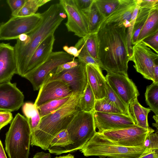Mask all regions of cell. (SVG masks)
I'll return each instance as SVG.
<instances>
[{"mask_svg":"<svg viewBox=\"0 0 158 158\" xmlns=\"http://www.w3.org/2000/svg\"><path fill=\"white\" fill-rule=\"evenodd\" d=\"M78 8L84 13H87L89 11L94 0H74Z\"/></svg>","mask_w":158,"mask_h":158,"instance_id":"40","label":"cell"},{"mask_svg":"<svg viewBox=\"0 0 158 158\" xmlns=\"http://www.w3.org/2000/svg\"><path fill=\"white\" fill-rule=\"evenodd\" d=\"M83 38L88 52L99 64L97 33H89Z\"/></svg>","mask_w":158,"mask_h":158,"instance_id":"35","label":"cell"},{"mask_svg":"<svg viewBox=\"0 0 158 158\" xmlns=\"http://www.w3.org/2000/svg\"><path fill=\"white\" fill-rule=\"evenodd\" d=\"M152 125L153 126L156 127L157 130H158V124H157L156 123H152Z\"/></svg>","mask_w":158,"mask_h":158,"instance_id":"50","label":"cell"},{"mask_svg":"<svg viewBox=\"0 0 158 158\" xmlns=\"http://www.w3.org/2000/svg\"><path fill=\"white\" fill-rule=\"evenodd\" d=\"M95 127L98 132L102 133L107 131L122 129L135 125L130 116L123 114L106 113L94 111Z\"/></svg>","mask_w":158,"mask_h":158,"instance_id":"14","label":"cell"},{"mask_svg":"<svg viewBox=\"0 0 158 158\" xmlns=\"http://www.w3.org/2000/svg\"><path fill=\"white\" fill-rule=\"evenodd\" d=\"M26 0H7L6 2L11 10L12 13L19 10L23 5Z\"/></svg>","mask_w":158,"mask_h":158,"instance_id":"42","label":"cell"},{"mask_svg":"<svg viewBox=\"0 0 158 158\" xmlns=\"http://www.w3.org/2000/svg\"><path fill=\"white\" fill-rule=\"evenodd\" d=\"M81 94L73 93L63 105L42 117L36 130L31 134V145L46 150L52 140L59 133L66 129L80 110L78 103Z\"/></svg>","mask_w":158,"mask_h":158,"instance_id":"3","label":"cell"},{"mask_svg":"<svg viewBox=\"0 0 158 158\" xmlns=\"http://www.w3.org/2000/svg\"><path fill=\"white\" fill-rule=\"evenodd\" d=\"M142 41L146 45L158 53V32L144 39Z\"/></svg>","mask_w":158,"mask_h":158,"instance_id":"38","label":"cell"},{"mask_svg":"<svg viewBox=\"0 0 158 158\" xmlns=\"http://www.w3.org/2000/svg\"><path fill=\"white\" fill-rule=\"evenodd\" d=\"M142 0H137L136 6L133 11L130 22V25L127 31V43L128 53L131 57L132 54L131 37L134 25L139 10L140 5Z\"/></svg>","mask_w":158,"mask_h":158,"instance_id":"36","label":"cell"},{"mask_svg":"<svg viewBox=\"0 0 158 158\" xmlns=\"http://www.w3.org/2000/svg\"><path fill=\"white\" fill-rule=\"evenodd\" d=\"M31 138V130L26 118L18 113L6 134L5 150L9 158H28Z\"/></svg>","mask_w":158,"mask_h":158,"instance_id":"5","label":"cell"},{"mask_svg":"<svg viewBox=\"0 0 158 158\" xmlns=\"http://www.w3.org/2000/svg\"><path fill=\"white\" fill-rule=\"evenodd\" d=\"M54 158H75V157L73 155L69 153L66 155L56 156Z\"/></svg>","mask_w":158,"mask_h":158,"instance_id":"48","label":"cell"},{"mask_svg":"<svg viewBox=\"0 0 158 158\" xmlns=\"http://www.w3.org/2000/svg\"><path fill=\"white\" fill-rule=\"evenodd\" d=\"M145 100L149 108L158 115V83H152L147 87L145 94Z\"/></svg>","mask_w":158,"mask_h":158,"instance_id":"29","label":"cell"},{"mask_svg":"<svg viewBox=\"0 0 158 158\" xmlns=\"http://www.w3.org/2000/svg\"><path fill=\"white\" fill-rule=\"evenodd\" d=\"M24 98L16 83L10 81L0 83V111L18 110L23 104Z\"/></svg>","mask_w":158,"mask_h":158,"instance_id":"16","label":"cell"},{"mask_svg":"<svg viewBox=\"0 0 158 158\" xmlns=\"http://www.w3.org/2000/svg\"><path fill=\"white\" fill-rule=\"evenodd\" d=\"M13 116L11 112L0 111V126L3 127L11 123L13 119Z\"/></svg>","mask_w":158,"mask_h":158,"instance_id":"41","label":"cell"},{"mask_svg":"<svg viewBox=\"0 0 158 158\" xmlns=\"http://www.w3.org/2000/svg\"><path fill=\"white\" fill-rule=\"evenodd\" d=\"M153 8L140 6L133 30L132 45L135 44L140 32L147 20L150 11Z\"/></svg>","mask_w":158,"mask_h":158,"instance_id":"27","label":"cell"},{"mask_svg":"<svg viewBox=\"0 0 158 158\" xmlns=\"http://www.w3.org/2000/svg\"><path fill=\"white\" fill-rule=\"evenodd\" d=\"M154 131V129L149 130L135 125L125 128L105 131L101 133L118 145L127 147H144L147 136Z\"/></svg>","mask_w":158,"mask_h":158,"instance_id":"9","label":"cell"},{"mask_svg":"<svg viewBox=\"0 0 158 158\" xmlns=\"http://www.w3.org/2000/svg\"><path fill=\"white\" fill-rule=\"evenodd\" d=\"M51 154L43 152L36 153L33 158H51Z\"/></svg>","mask_w":158,"mask_h":158,"instance_id":"45","label":"cell"},{"mask_svg":"<svg viewBox=\"0 0 158 158\" xmlns=\"http://www.w3.org/2000/svg\"><path fill=\"white\" fill-rule=\"evenodd\" d=\"M94 112L80 110L75 115L66 129L70 144L64 153L79 150L95 134Z\"/></svg>","mask_w":158,"mask_h":158,"instance_id":"6","label":"cell"},{"mask_svg":"<svg viewBox=\"0 0 158 158\" xmlns=\"http://www.w3.org/2000/svg\"><path fill=\"white\" fill-rule=\"evenodd\" d=\"M146 149H158V135L157 131L148 134L146 137L143 145Z\"/></svg>","mask_w":158,"mask_h":158,"instance_id":"37","label":"cell"},{"mask_svg":"<svg viewBox=\"0 0 158 158\" xmlns=\"http://www.w3.org/2000/svg\"><path fill=\"white\" fill-rule=\"evenodd\" d=\"M105 97L113 102L126 115L130 116L129 107L114 92L106 82Z\"/></svg>","mask_w":158,"mask_h":158,"instance_id":"34","label":"cell"},{"mask_svg":"<svg viewBox=\"0 0 158 158\" xmlns=\"http://www.w3.org/2000/svg\"><path fill=\"white\" fill-rule=\"evenodd\" d=\"M64 11L59 3L52 5L41 13L42 20L35 29L28 34L20 35L17 39L14 47L19 75L23 77L35 50L48 36L54 33L64 19L61 15Z\"/></svg>","mask_w":158,"mask_h":158,"instance_id":"2","label":"cell"},{"mask_svg":"<svg viewBox=\"0 0 158 158\" xmlns=\"http://www.w3.org/2000/svg\"><path fill=\"white\" fill-rule=\"evenodd\" d=\"M158 32V6L150 11L144 25L138 37L135 44Z\"/></svg>","mask_w":158,"mask_h":158,"instance_id":"22","label":"cell"},{"mask_svg":"<svg viewBox=\"0 0 158 158\" xmlns=\"http://www.w3.org/2000/svg\"><path fill=\"white\" fill-rule=\"evenodd\" d=\"M128 107L130 116L136 125L149 130H153L149 127L148 121V116L151 110L149 108L141 106L137 98L133 99L130 102Z\"/></svg>","mask_w":158,"mask_h":158,"instance_id":"21","label":"cell"},{"mask_svg":"<svg viewBox=\"0 0 158 158\" xmlns=\"http://www.w3.org/2000/svg\"><path fill=\"white\" fill-rule=\"evenodd\" d=\"M105 78L112 90L128 107L130 102L139 96L136 86L128 75L108 73Z\"/></svg>","mask_w":158,"mask_h":158,"instance_id":"13","label":"cell"},{"mask_svg":"<svg viewBox=\"0 0 158 158\" xmlns=\"http://www.w3.org/2000/svg\"><path fill=\"white\" fill-rule=\"evenodd\" d=\"M96 7L104 19L116 8L119 0H94Z\"/></svg>","mask_w":158,"mask_h":158,"instance_id":"31","label":"cell"},{"mask_svg":"<svg viewBox=\"0 0 158 158\" xmlns=\"http://www.w3.org/2000/svg\"><path fill=\"white\" fill-rule=\"evenodd\" d=\"M137 0H119V3L115 10L105 18L101 24L113 23H123L126 28L130 27V22Z\"/></svg>","mask_w":158,"mask_h":158,"instance_id":"18","label":"cell"},{"mask_svg":"<svg viewBox=\"0 0 158 158\" xmlns=\"http://www.w3.org/2000/svg\"><path fill=\"white\" fill-rule=\"evenodd\" d=\"M153 82L155 83H158V64L156 63L154 66Z\"/></svg>","mask_w":158,"mask_h":158,"instance_id":"46","label":"cell"},{"mask_svg":"<svg viewBox=\"0 0 158 158\" xmlns=\"http://www.w3.org/2000/svg\"><path fill=\"white\" fill-rule=\"evenodd\" d=\"M144 147H127L118 145L96 132L80 149L85 156H97L117 158H138L145 152Z\"/></svg>","mask_w":158,"mask_h":158,"instance_id":"4","label":"cell"},{"mask_svg":"<svg viewBox=\"0 0 158 158\" xmlns=\"http://www.w3.org/2000/svg\"><path fill=\"white\" fill-rule=\"evenodd\" d=\"M41 13L28 16H12L0 26V40L17 39L20 35L27 34L35 29L41 22Z\"/></svg>","mask_w":158,"mask_h":158,"instance_id":"8","label":"cell"},{"mask_svg":"<svg viewBox=\"0 0 158 158\" xmlns=\"http://www.w3.org/2000/svg\"><path fill=\"white\" fill-rule=\"evenodd\" d=\"M0 158H7L3 145L0 140Z\"/></svg>","mask_w":158,"mask_h":158,"instance_id":"47","label":"cell"},{"mask_svg":"<svg viewBox=\"0 0 158 158\" xmlns=\"http://www.w3.org/2000/svg\"><path fill=\"white\" fill-rule=\"evenodd\" d=\"M154 119L155 120L156 123H158V115H155L153 117Z\"/></svg>","mask_w":158,"mask_h":158,"instance_id":"49","label":"cell"},{"mask_svg":"<svg viewBox=\"0 0 158 158\" xmlns=\"http://www.w3.org/2000/svg\"><path fill=\"white\" fill-rule=\"evenodd\" d=\"M94 94L88 83L79 99L78 107L79 110L85 112L94 110L95 102Z\"/></svg>","mask_w":158,"mask_h":158,"instance_id":"28","label":"cell"},{"mask_svg":"<svg viewBox=\"0 0 158 158\" xmlns=\"http://www.w3.org/2000/svg\"><path fill=\"white\" fill-rule=\"evenodd\" d=\"M2 128H3L2 127L0 126V130Z\"/></svg>","mask_w":158,"mask_h":158,"instance_id":"52","label":"cell"},{"mask_svg":"<svg viewBox=\"0 0 158 158\" xmlns=\"http://www.w3.org/2000/svg\"><path fill=\"white\" fill-rule=\"evenodd\" d=\"M84 15L87 20L89 33H97L104 18L98 10L94 0L89 12Z\"/></svg>","mask_w":158,"mask_h":158,"instance_id":"25","label":"cell"},{"mask_svg":"<svg viewBox=\"0 0 158 158\" xmlns=\"http://www.w3.org/2000/svg\"><path fill=\"white\" fill-rule=\"evenodd\" d=\"M79 63L78 59L67 62L58 66L57 68L52 72L54 74L60 73L64 70H68L77 66Z\"/></svg>","mask_w":158,"mask_h":158,"instance_id":"39","label":"cell"},{"mask_svg":"<svg viewBox=\"0 0 158 158\" xmlns=\"http://www.w3.org/2000/svg\"><path fill=\"white\" fill-rule=\"evenodd\" d=\"M88 81L94 94L96 100L105 97L106 81L99 66L86 65Z\"/></svg>","mask_w":158,"mask_h":158,"instance_id":"19","label":"cell"},{"mask_svg":"<svg viewBox=\"0 0 158 158\" xmlns=\"http://www.w3.org/2000/svg\"><path fill=\"white\" fill-rule=\"evenodd\" d=\"M63 50L67 53L73 56L75 58L77 57L80 52V51L75 46L69 47L65 45L63 47Z\"/></svg>","mask_w":158,"mask_h":158,"instance_id":"44","label":"cell"},{"mask_svg":"<svg viewBox=\"0 0 158 158\" xmlns=\"http://www.w3.org/2000/svg\"><path fill=\"white\" fill-rule=\"evenodd\" d=\"M99 158H117L109 157H99Z\"/></svg>","mask_w":158,"mask_h":158,"instance_id":"51","label":"cell"},{"mask_svg":"<svg viewBox=\"0 0 158 158\" xmlns=\"http://www.w3.org/2000/svg\"><path fill=\"white\" fill-rule=\"evenodd\" d=\"M70 96L52 100L39 106L37 108L41 118H42L58 109L67 102Z\"/></svg>","mask_w":158,"mask_h":158,"instance_id":"30","label":"cell"},{"mask_svg":"<svg viewBox=\"0 0 158 158\" xmlns=\"http://www.w3.org/2000/svg\"><path fill=\"white\" fill-rule=\"evenodd\" d=\"M86 65L79 60L78 64L75 67L56 74L52 72L43 84L54 80L61 81L67 84L73 93L82 94L88 83Z\"/></svg>","mask_w":158,"mask_h":158,"instance_id":"10","label":"cell"},{"mask_svg":"<svg viewBox=\"0 0 158 158\" xmlns=\"http://www.w3.org/2000/svg\"><path fill=\"white\" fill-rule=\"evenodd\" d=\"M138 158H158V149H146L144 153Z\"/></svg>","mask_w":158,"mask_h":158,"instance_id":"43","label":"cell"},{"mask_svg":"<svg viewBox=\"0 0 158 158\" xmlns=\"http://www.w3.org/2000/svg\"><path fill=\"white\" fill-rule=\"evenodd\" d=\"M127 28L123 23L101 24L97 33L99 64L107 73L127 75L130 56Z\"/></svg>","mask_w":158,"mask_h":158,"instance_id":"1","label":"cell"},{"mask_svg":"<svg viewBox=\"0 0 158 158\" xmlns=\"http://www.w3.org/2000/svg\"><path fill=\"white\" fill-rule=\"evenodd\" d=\"M70 144L67 130L65 129L59 133L52 140L48 150L50 154L60 155L64 153Z\"/></svg>","mask_w":158,"mask_h":158,"instance_id":"23","label":"cell"},{"mask_svg":"<svg viewBox=\"0 0 158 158\" xmlns=\"http://www.w3.org/2000/svg\"><path fill=\"white\" fill-rule=\"evenodd\" d=\"M74 60L73 56L65 52H52L44 62L27 73L23 77L30 81L34 90H37L42 85L48 75L58 66Z\"/></svg>","mask_w":158,"mask_h":158,"instance_id":"7","label":"cell"},{"mask_svg":"<svg viewBox=\"0 0 158 158\" xmlns=\"http://www.w3.org/2000/svg\"><path fill=\"white\" fill-rule=\"evenodd\" d=\"M94 111L124 114L122 111L118 108L113 102L105 97L95 100Z\"/></svg>","mask_w":158,"mask_h":158,"instance_id":"32","label":"cell"},{"mask_svg":"<svg viewBox=\"0 0 158 158\" xmlns=\"http://www.w3.org/2000/svg\"><path fill=\"white\" fill-rule=\"evenodd\" d=\"M55 40L54 33H52L48 36L39 45L30 59L25 74L40 65L48 59L52 52Z\"/></svg>","mask_w":158,"mask_h":158,"instance_id":"20","label":"cell"},{"mask_svg":"<svg viewBox=\"0 0 158 158\" xmlns=\"http://www.w3.org/2000/svg\"><path fill=\"white\" fill-rule=\"evenodd\" d=\"M22 109L28 123L31 134L38 128L41 118L38 108L31 102L24 103Z\"/></svg>","mask_w":158,"mask_h":158,"instance_id":"24","label":"cell"},{"mask_svg":"<svg viewBox=\"0 0 158 158\" xmlns=\"http://www.w3.org/2000/svg\"><path fill=\"white\" fill-rule=\"evenodd\" d=\"M50 0H26L23 6L17 11L11 13L12 16H28L36 14L39 8Z\"/></svg>","mask_w":158,"mask_h":158,"instance_id":"26","label":"cell"},{"mask_svg":"<svg viewBox=\"0 0 158 158\" xmlns=\"http://www.w3.org/2000/svg\"><path fill=\"white\" fill-rule=\"evenodd\" d=\"M158 58V54L141 41L132 47V54L129 61L134 62V67L137 72L144 78L153 81L154 68L157 63Z\"/></svg>","mask_w":158,"mask_h":158,"instance_id":"11","label":"cell"},{"mask_svg":"<svg viewBox=\"0 0 158 158\" xmlns=\"http://www.w3.org/2000/svg\"><path fill=\"white\" fill-rule=\"evenodd\" d=\"M59 4L67 14L65 25L69 31L81 38L89 34L86 18L76 5L74 0H60Z\"/></svg>","mask_w":158,"mask_h":158,"instance_id":"12","label":"cell"},{"mask_svg":"<svg viewBox=\"0 0 158 158\" xmlns=\"http://www.w3.org/2000/svg\"><path fill=\"white\" fill-rule=\"evenodd\" d=\"M15 74L18 71L14 47L0 43V83L10 81Z\"/></svg>","mask_w":158,"mask_h":158,"instance_id":"17","label":"cell"},{"mask_svg":"<svg viewBox=\"0 0 158 158\" xmlns=\"http://www.w3.org/2000/svg\"><path fill=\"white\" fill-rule=\"evenodd\" d=\"M75 47L80 51L77 57L78 59L86 64H89L94 66H99L97 61L89 54L85 44L83 38L79 40L75 44Z\"/></svg>","mask_w":158,"mask_h":158,"instance_id":"33","label":"cell"},{"mask_svg":"<svg viewBox=\"0 0 158 158\" xmlns=\"http://www.w3.org/2000/svg\"><path fill=\"white\" fill-rule=\"evenodd\" d=\"M73 92L70 87L60 80H54L44 83L40 89L34 103L37 108L52 100L70 96Z\"/></svg>","mask_w":158,"mask_h":158,"instance_id":"15","label":"cell"}]
</instances>
